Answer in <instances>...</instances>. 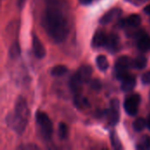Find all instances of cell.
I'll list each match as a JSON object with an SVG mask.
<instances>
[{
  "instance_id": "6da1fadb",
  "label": "cell",
  "mask_w": 150,
  "mask_h": 150,
  "mask_svg": "<svg viewBox=\"0 0 150 150\" xmlns=\"http://www.w3.org/2000/svg\"><path fill=\"white\" fill-rule=\"evenodd\" d=\"M41 25L56 43L63 42L69 33V22L62 0H45Z\"/></svg>"
},
{
  "instance_id": "7a4b0ae2",
  "label": "cell",
  "mask_w": 150,
  "mask_h": 150,
  "mask_svg": "<svg viewBox=\"0 0 150 150\" xmlns=\"http://www.w3.org/2000/svg\"><path fill=\"white\" fill-rule=\"evenodd\" d=\"M29 114L30 112L25 99L23 97H19L16 101L13 112L7 116L6 122L18 134H21L26 128Z\"/></svg>"
},
{
  "instance_id": "3957f363",
  "label": "cell",
  "mask_w": 150,
  "mask_h": 150,
  "mask_svg": "<svg viewBox=\"0 0 150 150\" xmlns=\"http://www.w3.org/2000/svg\"><path fill=\"white\" fill-rule=\"evenodd\" d=\"M36 122L44 139L48 140L53 134V124L48 116L44 112H38L36 114Z\"/></svg>"
},
{
  "instance_id": "277c9868",
  "label": "cell",
  "mask_w": 150,
  "mask_h": 150,
  "mask_svg": "<svg viewBox=\"0 0 150 150\" xmlns=\"http://www.w3.org/2000/svg\"><path fill=\"white\" fill-rule=\"evenodd\" d=\"M141 103V97L138 94H134L127 97L124 102L126 112L130 116H135L138 112V108Z\"/></svg>"
},
{
  "instance_id": "5b68a950",
  "label": "cell",
  "mask_w": 150,
  "mask_h": 150,
  "mask_svg": "<svg viewBox=\"0 0 150 150\" xmlns=\"http://www.w3.org/2000/svg\"><path fill=\"white\" fill-rule=\"evenodd\" d=\"M133 66V62L127 55L120 56L115 62V71L116 75L121 73H127L130 67Z\"/></svg>"
},
{
  "instance_id": "8992f818",
  "label": "cell",
  "mask_w": 150,
  "mask_h": 150,
  "mask_svg": "<svg viewBox=\"0 0 150 150\" xmlns=\"http://www.w3.org/2000/svg\"><path fill=\"white\" fill-rule=\"evenodd\" d=\"M32 45H33V50L35 56L39 59L44 58L46 55V48L37 35H33Z\"/></svg>"
},
{
  "instance_id": "52a82bcc",
  "label": "cell",
  "mask_w": 150,
  "mask_h": 150,
  "mask_svg": "<svg viewBox=\"0 0 150 150\" xmlns=\"http://www.w3.org/2000/svg\"><path fill=\"white\" fill-rule=\"evenodd\" d=\"M76 74L78 77L80 78V80L83 82V83H89L92 76V68L89 65H83L80 67Z\"/></svg>"
},
{
  "instance_id": "ba28073f",
  "label": "cell",
  "mask_w": 150,
  "mask_h": 150,
  "mask_svg": "<svg viewBox=\"0 0 150 150\" xmlns=\"http://www.w3.org/2000/svg\"><path fill=\"white\" fill-rule=\"evenodd\" d=\"M121 14V10L120 9H111L110 11H108L105 14L103 15V17L100 18L99 22L101 25H107L110 22H112L114 18L120 17Z\"/></svg>"
},
{
  "instance_id": "9c48e42d",
  "label": "cell",
  "mask_w": 150,
  "mask_h": 150,
  "mask_svg": "<svg viewBox=\"0 0 150 150\" xmlns=\"http://www.w3.org/2000/svg\"><path fill=\"white\" fill-rule=\"evenodd\" d=\"M105 116L106 119L109 122L110 125L115 126L119 122L120 120V113H119V109L114 108V107H110L105 111Z\"/></svg>"
},
{
  "instance_id": "30bf717a",
  "label": "cell",
  "mask_w": 150,
  "mask_h": 150,
  "mask_svg": "<svg viewBox=\"0 0 150 150\" xmlns=\"http://www.w3.org/2000/svg\"><path fill=\"white\" fill-rule=\"evenodd\" d=\"M137 47L138 48L142 51L146 52L150 50V36L146 33H141L138 37L137 40Z\"/></svg>"
},
{
  "instance_id": "8fae6325",
  "label": "cell",
  "mask_w": 150,
  "mask_h": 150,
  "mask_svg": "<svg viewBox=\"0 0 150 150\" xmlns=\"http://www.w3.org/2000/svg\"><path fill=\"white\" fill-rule=\"evenodd\" d=\"M136 85V78L133 76H127L125 79L122 80L121 83V89L125 92L132 91Z\"/></svg>"
},
{
  "instance_id": "7c38bea8",
  "label": "cell",
  "mask_w": 150,
  "mask_h": 150,
  "mask_svg": "<svg viewBox=\"0 0 150 150\" xmlns=\"http://www.w3.org/2000/svg\"><path fill=\"white\" fill-rule=\"evenodd\" d=\"M107 35L105 34L102 31H97L92 39V46L94 47H100L105 46Z\"/></svg>"
},
{
  "instance_id": "4fadbf2b",
  "label": "cell",
  "mask_w": 150,
  "mask_h": 150,
  "mask_svg": "<svg viewBox=\"0 0 150 150\" xmlns=\"http://www.w3.org/2000/svg\"><path fill=\"white\" fill-rule=\"evenodd\" d=\"M119 45V37L115 33H111L107 35L105 46L110 51H115Z\"/></svg>"
},
{
  "instance_id": "5bb4252c",
  "label": "cell",
  "mask_w": 150,
  "mask_h": 150,
  "mask_svg": "<svg viewBox=\"0 0 150 150\" xmlns=\"http://www.w3.org/2000/svg\"><path fill=\"white\" fill-rule=\"evenodd\" d=\"M82 84H83V82L80 80V78L78 77L76 73L74 76H72V77L70 78V81H69V87L73 92L78 93L81 91Z\"/></svg>"
},
{
  "instance_id": "9a60e30c",
  "label": "cell",
  "mask_w": 150,
  "mask_h": 150,
  "mask_svg": "<svg viewBox=\"0 0 150 150\" xmlns=\"http://www.w3.org/2000/svg\"><path fill=\"white\" fill-rule=\"evenodd\" d=\"M142 23V18L138 14H132L126 19V25L130 27H138Z\"/></svg>"
},
{
  "instance_id": "2e32d148",
  "label": "cell",
  "mask_w": 150,
  "mask_h": 150,
  "mask_svg": "<svg viewBox=\"0 0 150 150\" xmlns=\"http://www.w3.org/2000/svg\"><path fill=\"white\" fill-rule=\"evenodd\" d=\"M96 62L98 65V68L101 70V71H105L108 69L109 68V62L106 58L105 55L104 54H100L97 57L96 59Z\"/></svg>"
},
{
  "instance_id": "e0dca14e",
  "label": "cell",
  "mask_w": 150,
  "mask_h": 150,
  "mask_svg": "<svg viewBox=\"0 0 150 150\" xmlns=\"http://www.w3.org/2000/svg\"><path fill=\"white\" fill-rule=\"evenodd\" d=\"M148 61L145 56H138L133 61V67L136 69H142L147 66Z\"/></svg>"
},
{
  "instance_id": "ac0fdd59",
  "label": "cell",
  "mask_w": 150,
  "mask_h": 150,
  "mask_svg": "<svg viewBox=\"0 0 150 150\" xmlns=\"http://www.w3.org/2000/svg\"><path fill=\"white\" fill-rule=\"evenodd\" d=\"M68 71V69L64 65H57L51 69V75L54 76H62L65 75Z\"/></svg>"
},
{
  "instance_id": "d6986e66",
  "label": "cell",
  "mask_w": 150,
  "mask_h": 150,
  "mask_svg": "<svg viewBox=\"0 0 150 150\" xmlns=\"http://www.w3.org/2000/svg\"><path fill=\"white\" fill-rule=\"evenodd\" d=\"M110 139H111V143L113 149H121L122 145L120 143V141L118 137V134L115 131H112L110 134Z\"/></svg>"
},
{
  "instance_id": "ffe728a7",
  "label": "cell",
  "mask_w": 150,
  "mask_h": 150,
  "mask_svg": "<svg viewBox=\"0 0 150 150\" xmlns=\"http://www.w3.org/2000/svg\"><path fill=\"white\" fill-rule=\"evenodd\" d=\"M20 47L18 42L13 43L9 49V55L11 59H17L20 55Z\"/></svg>"
},
{
  "instance_id": "44dd1931",
  "label": "cell",
  "mask_w": 150,
  "mask_h": 150,
  "mask_svg": "<svg viewBox=\"0 0 150 150\" xmlns=\"http://www.w3.org/2000/svg\"><path fill=\"white\" fill-rule=\"evenodd\" d=\"M147 126V121L143 118H138L137 120H134L133 124V127L136 132H141Z\"/></svg>"
},
{
  "instance_id": "7402d4cb",
  "label": "cell",
  "mask_w": 150,
  "mask_h": 150,
  "mask_svg": "<svg viewBox=\"0 0 150 150\" xmlns=\"http://www.w3.org/2000/svg\"><path fill=\"white\" fill-rule=\"evenodd\" d=\"M58 134L61 139H66L69 134V128L67 125L63 122H61L58 127Z\"/></svg>"
},
{
  "instance_id": "603a6c76",
  "label": "cell",
  "mask_w": 150,
  "mask_h": 150,
  "mask_svg": "<svg viewBox=\"0 0 150 150\" xmlns=\"http://www.w3.org/2000/svg\"><path fill=\"white\" fill-rule=\"evenodd\" d=\"M75 105L77 107H85V106H89V102L87 100V98H80L77 97L75 98Z\"/></svg>"
},
{
  "instance_id": "cb8c5ba5",
  "label": "cell",
  "mask_w": 150,
  "mask_h": 150,
  "mask_svg": "<svg viewBox=\"0 0 150 150\" xmlns=\"http://www.w3.org/2000/svg\"><path fill=\"white\" fill-rule=\"evenodd\" d=\"M139 149H149L150 148V137L149 136H147L145 135L142 140V142L140 143V147H138Z\"/></svg>"
},
{
  "instance_id": "d4e9b609",
  "label": "cell",
  "mask_w": 150,
  "mask_h": 150,
  "mask_svg": "<svg viewBox=\"0 0 150 150\" xmlns=\"http://www.w3.org/2000/svg\"><path fill=\"white\" fill-rule=\"evenodd\" d=\"M91 88L95 91H99L102 87V84H101V82L98 80V79H95L91 82Z\"/></svg>"
},
{
  "instance_id": "484cf974",
  "label": "cell",
  "mask_w": 150,
  "mask_h": 150,
  "mask_svg": "<svg viewBox=\"0 0 150 150\" xmlns=\"http://www.w3.org/2000/svg\"><path fill=\"white\" fill-rule=\"evenodd\" d=\"M142 82L144 84H149L150 83V71L145 72L142 76Z\"/></svg>"
},
{
  "instance_id": "4316f807",
  "label": "cell",
  "mask_w": 150,
  "mask_h": 150,
  "mask_svg": "<svg viewBox=\"0 0 150 150\" xmlns=\"http://www.w3.org/2000/svg\"><path fill=\"white\" fill-rule=\"evenodd\" d=\"M111 106H112V107H114V108L119 109V107H120V104H119L118 99H113V100H112V102H111Z\"/></svg>"
},
{
  "instance_id": "83f0119b",
  "label": "cell",
  "mask_w": 150,
  "mask_h": 150,
  "mask_svg": "<svg viewBox=\"0 0 150 150\" xmlns=\"http://www.w3.org/2000/svg\"><path fill=\"white\" fill-rule=\"evenodd\" d=\"M20 149H38V147L33 145V144H30V145H26V146H22L20 147Z\"/></svg>"
},
{
  "instance_id": "f1b7e54d",
  "label": "cell",
  "mask_w": 150,
  "mask_h": 150,
  "mask_svg": "<svg viewBox=\"0 0 150 150\" xmlns=\"http://www.w3.org/2000/svg\"><path fill=\"white\" fill-rule=\"evenodd\" d=\"M93 0H79V2L82 4H90L92 3Z\"/></svg>"
},
{
  "instance_id": "f546056e",
  "label": "cell",
  "mask_w": 150,
  "mask_h": 150,
  "mask_svg": "<svg viewBox=\"0 0 150 150\" xmlns=\"http://www.w3.org/2000/svg\"><path fill=\"white\" fill-rule=\"evenodd\" d=\"M144 11H145V13H147V14L150 15V4L147 5V6L144 8Z\"/></svg>"
},
{
  "instance_id": "4dcf8cb0",
  "label": "cell",
  "mask_w": 150,
  "mask_h": 150,
  "mask_svg": "<svg viewBox=\"0 0 150 150\" xmlns=\"http://www.w3.org/2000/svg\"><path fill=\"white\" fill-rule=\"evenodd\" d=\"M147 126H148V128L149 129V131H150V114H149V118H148V121H147Z\"/></svg>"
},
{
  "instance_id": "1f68e13d",
  "label": "cell",
  "mask_w": 150,
  "mask_h": 150,
  "mask_svg": "<svg viewBox=\"0 0 150 150\" xmlns=\"http://www.w3.org/2000/svg\"><path fill=\"white\" fill-rule=\"evenodd\" d=\"M135 2H138L139 4H143L144 2H146V1H148V0H134Z\"/></svg>"
}]
</instances>
